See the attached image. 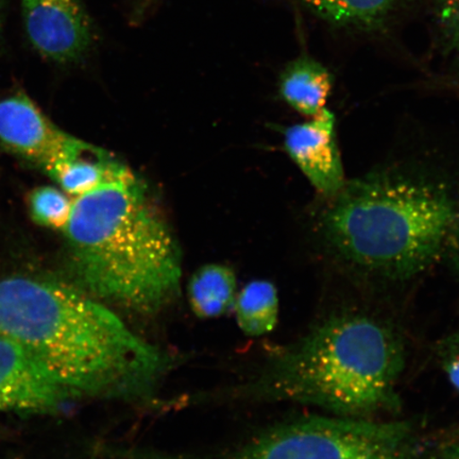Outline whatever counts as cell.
<instances>
[{"instance_id": "cell-11", "label": "cell", "mask_w": 459, "mask_h": 459, "mask_svg": "<svg viewBox=\"0 0 459 459\" xmlns=\"http://www.w3.org/2000/svg\"><path fill=\"white\" fill-rule=\"evenodd\" d=\"M127 166L114 160L103 149L91 146L89 151L61 160L45 170L62 191L74 198L95 191L106 183L127 175Z\"/></svg>"}, {"instance_id": "cell-9", "label": "cell", "mask_w": 459, "mask_h": 459, "mask_svg": "<svg viewBox=\"0 0 459 459\" xmlns=\"http://www.w3.org/2000/svg\"><path fill=\"white\" fill-rule=\"evenodd\" d=\"M72 397L26 348L0 336V411L45 414Z\"/></svg>"}, {"instance_id": "cell-10", "label": "cell", "mask_w": 459, "mask_h": 459, "mask_svg": "<svg viewBox=\"0 0 459 459\" xmlns=\"http://www.w3.org/2000/svg\"><path fill=\"white\" fill-rule=\"evenodd\" d=\"M334 76L315 57L301 55L287 65L279 79V94L292 110L312 118L326 108Z\"/></svg>"}, {"instance_id": "cell-5", "label": "cell", "mask_w": 459, "mask_h": 459, "mask_svg": "<svg viewBox=\"0 0 459 459\" xmlns=\"http://www.w3.org/2000/svg\"><path fill=\"white\" fill-rule=\"evenodd\" d=\"M157 459H430L409 423L354 417H306L269 428L212 455L160 451Z\"/></svg>"}, {"instance_id": "cell-7", "label": "cell", "mask_w": 459, "mask_h": 459, "mask_svg": "<svg viewBox=\"0 0 459 459\" xmlns=\"http://www.w3.org/2000/svg\"><path fill=\"white\" fill-rule=\"evenodd\" d=\"M29 42L56 63L76 62L93 44L90 16L80 0H22Z\"/></svg>"}, {"instance_id": "cell-22", "label": "cell", "mask_w": 459, "mask_h": 459, "mask_svg": "<svg viewBox=\"0 0 459 459\" xmlns=\"http://www.w3.org/2000/svg\"><path fill=\"white\" fill-rule=\"evenodd\" d=\"M457 434H458V436H459V427H458Z\"/></svg>"}, {"instance_id": "cell-4", "label": "cell", "mask_w": 459, "mask_h": 459, "mask_svg": "<svg viewBox=\"0 0 459 459\" xmlns=\"http://www.w3.org/2000/svg\"><path fill=\"white\" fill-rule=\"evenodd\" d=\"M405 365L403 338L392 325L364 313H340L274 355L255 380L232 394L364 418L399 407Z\"/></svg>"}, {"instance_id": "cell-18", "label": "cell", "mask_w": 459, "mask_h": 459, "mask_svg": "<svg viewBox=\"0 0 459 459\" xmlns=\"http://www.w3.org/2000/svg\"><path fill=\"white\" fill-rule=\"evenodd\" d=\"M445 85L449 89L455 90L459 93V59L455 67L445 77Z\"/></svg>"}, {"instance_id": "cell-1", "label": "cell", "mask_w": 459, "mask_h": 459, "mask_svg": "<svg viewBox=\"0 0 459 459\" xmlns=\"http://www.w3.org/2000/svg\"><path fill=\"white\" fill-rule=\"evenodd\" d=\"M457 170L420 154L347 179L315 204V251L365 282L412 283L438 269L459 281Z\"/></svg>"}, {"instance_id": "cell-12", "label": "cell", "mask_w": 459, "mask_h": 459, "mask_svg": "<svg viewBox=\"0 0 459 459\" xmlns=\"http://www.w3.org/2000/svg\"><path fill=\"white\" fill-rule=\"evenodd\" d=\"M331 26L364 32L385 28L407 0H299Z\"/></svg>"}, {"instance_id": "cell-14", "label": "cell", "mask_w": 459, "mask_h": 459, "mask_svg": "<svg viewBox=\"0 0 459 459\" xmlns=\"http://www.w3.org/2000/svg\"><path fill=\"white\" fill-rule=\"evenodd\" d=\"M233 308L239 329L247 336L266 335L278 325L280 301L277 287L271 281H252L240 290Z\"/></svg>"}, {"instance_id": "cell-8", "label": "cell", "mask_w": 459, "mask_h": 459, "mask_svg": "<svg viewBox=\"0 0 459 459\" xmlns=\"http://www.w3.org/2000/svg\"><path fill=\"white\" fill-rule=\"evenodd\" d=\"M284 149L290 159L307 178L319 198L340 192L347 181L340 145L335 114L328 108L283 130Z\"/></svg>"}, {"instance_id": "cell-15", "label": "cell", "mask_w": 459, "mask_h": 459, "mask_svg": "<svg viewBox=\"0 0 459 459\" xmlns=\"http://www.w3.org/2000/svg\"><path fill=\"white\" fill-rule=\"evenodd\" d=\"M74 200L62 189L39 186L29 195V211L38 225L65 231L71 220Z\"/></svg>"}, {"instance_id": "cell-3", "label": "cell", "mask_w": 459, "mask_h": 459, "mask_svg": "<svg viewBox=\"0 0 459 459\" xmlns=\"http://www.w3.org/2000/svg\"><path fill=\"white\" fill-rule=\"evenodd\" d=\"M63 233L76 286L96 299L153 315L179 294V248L134 172L74 198Z\"/></svg>"}, {"instance_id": "cell-17", "label": "cell", "mask_w": 459, "mask_h": 459, "mask_svg": "<svg viewBox=\"0 0 459 459\" xmlns=\"http://www.w3.org/2000/svg\"><path fill=\"white\" fill-rule=\"evenodd\" d=\"M436 353L446 377L459 392V325L439 342Z\"/></svg>"}, {"instance_id": "cell-20", "label": "cell", "mask_w": 459, "mask_h": 459, "mask_svg": "<svg viewBox=\"0 0 459 459\" xmlns=\"http://www.w3.org/2000/svg\"><path fill=\"white\" fill-rule=\"evenodd\" d=\"M0 30H2V13H0Z\"/></svg>"}, {"instance_id": "cell-6", "label": "cell", "mask_w": 459, "mask_h": 459, "mask_svg": "<svg viewBox=\"0 0 459 459\" xmlns=\"http://www.w3.org/2000/svg\"><path fill=\"white\" fill-rule=\"evenodd\" d=\"M0 143L44 171L93 146L56 127L24 94L0 100Z\"/></svg>"}, {"instance_id": "cell-16", "label": "cell", "mask_w": 459, "mask_h": 459, "mask_svg": "<svg viewBox=\"0 0 459 459\" xmlns=\"http://www.w3.org/2000/svg\"><path fill=\"white\" fill-rule=\"evenodd\" d=\"M434 16L441 48L459 59V0H434Z\"/></svg>"}, {"instance_id": "cell-13", "label": "cell", "mask_w": 459, "mask_h": 459, "mask_svg": "<svg viewBox=\"0 0 459 459\" xmlns=\"http://www.w3.org/2000/svg\"><path fill=\"white\" fill-rule=\"evenodd\" d=\"M237 290V275L231 268L210 264L199 268L189 280L188 301L197 317L216 318L234 307Z\"/></svg>"}, {"instance_id": "cell-19", "label": "cell", "mask_w": 459, "mask_h": 459, "mask_svg": "<svg viewBox=\"0 0 459 459\" xmlns=\"http://www.w3.org/2000/svg\"><path fill=\"white\" fill-rule=\"evenodd\" d=\"M443 457L444 459H459V446L455 444L445 446Z\"/></svg>"}, {"instance_id": "cell-21", "label": "cell", "mask_w": 459, "mask_h": 459, "mask_svg": "<svg viewBox=\"0 0 459 459\" xmlns=\"http://www.w3.org/2000/svg\"><path fill=\"white\" fill-rule=\"evenodd\" d=\"M135 2H143V0H135Z\"/></svg>"}, {"instance_id": "cell-2", "label": "cell", "mask_w": 459, "mask_h": 459, "mask_svg": "<svg viewBox=\"0 0 459 459\" xmlns=\"http://www.w3.org/2000/svg\"><path fill=\"white\" fill-rule=\"evenodd\" d=\"M0 336L26 348L74 397L145 400L172 359L78 286L0 280Z\"/></svg>"}]
</instances>
